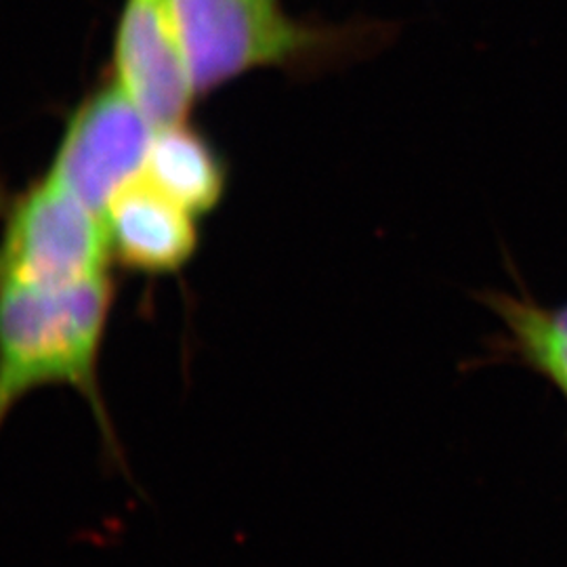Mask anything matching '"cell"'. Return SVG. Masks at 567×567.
I'll list each match as a JSON object with an SVG mask.
<instances>
[{
    "instance_id": "obj_5",
    "label": "cell",
    "mask_w": 567,
    "mask_h": 567,
    "mask_svg": "<svg viewBox=\"0 0 567 567\" xmlns=\"http://www.w3.org/2000/svg\"><path fill=\"white\" fill-rule=\"evenodd\" d=\"M110 76L156 126L189 121L198 100L168 0H124Z\"/></svg>"
},
{
    "instance_id": "obj_6",
    "label": "cell",
    "mask_w": 567,
    "mask_h": 567,
    "mask_svg": "<svg viewBox=\"0 0 567 567\" xmlns=\"http://www.w3.org/2000/svg\"><path fill=\"white\" fill-rule=\"evenodd\" d=\"M103 221L112 261L150 278L179 274L200 246L198 217L142 175L110 200Z\"/></svg>"
},
{
    "instance_id": "obj_8",
    "label": "cell",
    "mask_w": 567,
    "mask_h": 567,
    "mask_svg": "<svg viewBox=\"0 0 567 567\" xmlns=\"http://www.w3.org/2000/svg\"><path fill=\"white\" fill-rule=\"evenodd\" d=\"M486 303L505 328L508 355L567 398V305L547 307L507 292H489Z\"/></svg>"
},
{
    "instance_id": "obj_4",
    "label": "cell",
    "mask_w": 567,
    "mask_h": 567,
    "mask_svg": "<svg viewBox=\"0 0 567 567\" xmlns=\"http://www.w3.org/2000/svg\"><path fill=\"white\" fill-rule=\"evenodd\" d=\"M154 131L110 76L76 103L44 173L103 217L122 187L142 175Z\"/></svg>"
},
{
    "instance_id": "obj_7",
    "label": "cell",
    "mask_w": 567,
    "mask_h": 567,
    "mask_svg": "<svg viewBox=\"0 0 567 567\" xmlns=\"http://www.w3.org/2000/svg\"><path fill=\"white\" fill-rule=\"evenodd\" d=\"M142 177L203 219L224 203L229 166L200 128L189 121L173 122L156 126Z\"/></svg>"
},
{
    "instance_id": "obj_1",
    "label": "cell",
    "mask_w": 567,
    "mask_h": 567,
    "mask_svg": "<svg viewBox=\"0 0 567 567\" xmlns=\"http://www.w3.org/2000/svg\"><path fill=\"white\" fill-rule=\"evenodd\" d=\"M116 286L110 274L61 286L0 288V429L44 386H72L91 405L105 458L133 484L100 385Z\"/></svg>"
},
{
    "instance_id": "obj_2",
    "label": "cell",
    "mask_w": 567,
    "mask_h": 567,
    "mask_svg": "<svg viewBox=\"0 0 567 567\" xmlns=\"http://www.w3.org/2000/svg\"><path fill=\"white\" fill-rule=\"evenodd\" d=\"M196 100L257 70L318 74L372 51L379 23H309L278 0H168Z\"/></svg>"
},
{
    "instance_id": "obj_3",
    "label": "cell",
    "mask_w": 567,
    "mask_h": 567,
    "mask_svg": "<svg viewBox=\"0 0 567 567\" xmlns=\"http://www.w3.org/2000/svg\"><path fill=\"white\" fill-rule=\"evenodd\" d=\"M112 261L102 215L51 175L9 203L0 234V288L61 286L97 278Z\"/></svg>"
}]
</instances>
